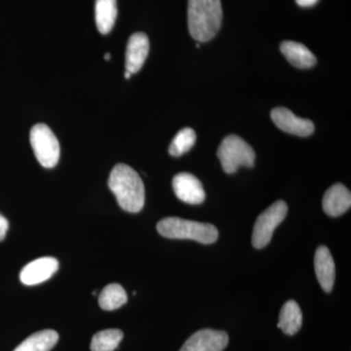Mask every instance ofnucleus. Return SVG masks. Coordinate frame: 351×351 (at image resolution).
Segmentation results:
<instances>
[{"mask_svg": "<svg viewBox=\"0 0 351 351\" xmlns=\"http://www.w3.org/2000/svg\"><path fill=\"white\" fill-rule=\"evenodd\" d=\"M314 269L321 287L325 292H332L336 278V267L329 249L326 246L318 247L314 257Z\"/></svg>", "mask_w": 351, "mask_h": 351, "instance_id": "f8f14e48", "label": "nucleus"}, {"mask_svg": "<svg viewBox=\"0 0 351 351\" xmlns=\"http://www.w3.org/2000/svg\"><path fill=\"white\" fill-rule=\"evenodd\" d=\"M157 232L169 239L195 240L202 244H213L219 239L216 226L181 218H165L157 223Z\"/></svg>", "mask_w": 351, "mask_h": 351, "instance_id": "7ed1b4c3", "label": "nucleus"}, {"mask_svg": "<svg viewBox=\"0 0 351 351\" xmlns=\"http://www.w3.org/2000/svg\"><path fill=\"white\" fill-rule=\"evenodd\" d=\"M228 345L226 332L203 329L189 337L180 351H223Z\"/></svg>", "mask_w": 351, "mask_h": 351, "instance_id": "0eeeda50", "label": "nucleus"}, {"mask_svg": "<svg viewBox=\"0 0 351 351\" xmlns=\"http://www.w3.org/2000/svg\"><path fill=\"white\" fill-rule=\"evenodd\" d=\"M173 189L176 196L188 204H201L206 197L199 180L189 173L182 172L176 175L173 179Z\"/></svg>", "mask_w": 351, "mask_h": 351, "instance_id": "1a4fd4ad", "label": "nucleus"}, {"mask_svg": "<svg viewBox=\"0 0 351 351\" xmlns=\"http://www.w3.org/2000/svg\"><path fill=\"white\" fill-rule=\"evenodd\" d=\"M302 324V313L299 304L293 300L284 304L279 315L277 327L282 330L284 334L294 336L300 331Z\"/></svg>", "mask_w": 351, "mask_h": 351, "instance_id": "dca6fc26", "label": "nucleus"}, {"mask_svg": "<svg viewBox=\"0 0 351 351\" xmlns=\"http://www.w3.org/2000/svg\"><path fill=\"white\" fill-rule=\"evenodd\" d=\"M318 1H319V0H295L298 5L304 7V8H306V7H313L315 5Z\"/></svg>", "mask_w": 351, "mask_h": 351, "instance_id": "4be33fe9", "label": "nucleus"}, {"mask_svg": "<svg viewBox=\"0 0 351 351\" xmlns=\"http://www.w3.org/2000/svg\"><path fill=\"white\" fill-rule=\"evenodd\" d=\"M123 339V332L119 329H108L97 332L92 339L91 351H114Z\"/></svg>", "mask_w": 351, "mask_h": 351, "instance_id": "6ab92c4d", "label": "nucleus"}, {"mask_svg": "<svg viewBox=\"0 0 351 351\" xmlns=\"http://www.w3.org/2000/svg\"><path fill=\"white\" fill-rule=\"evenodd\" d=\"M218 157L221 167L228 174L237 172L241 166L253 167L256 154L248 143L237 135L223 138L218 149Z\"/></svg>", "mask_w": 351, "mask_h": 351, "instance_id": "20e7f679", "label": "nucleus"}, {"mask_svg": "<svg viewBox=\"0 0 351 351\" xmlns=\"http://www.w3.org/2000/svg\"><path fill=\"white\" fill-rule=\"evenodd\" d=\"M195 141L196 134L193 129H182L173 138L169 147V154L172 156H181L193 149Z\"/></svg>", "mask_w": 351, "mask_h": 351, "instance_id": "aec40b11", "label": "nucleus"}, {"mask_svg": "<svg viewBox=\"0 0 351 351\" xmlns=\"http://www.w3.org/2000/svg\"><path fill=\"white\" fill-rule=\"evenodd\" d=\"M287 213L286 202L278 200L258 217L252 235V244L256 249L265 248L269 243L274 230L285 219Z\"/></svg>", "mask_w": 351, "mask_h": 351, "instance_id": "423d86ee", "label": "nucleus"}, {"mask_svg": "<svg viewBox=\"0 0 351 351\" xmlns=\"http://www.w3.org/2000/svg\"><path fill=\"white\" fill-rule=\"evenodd\" d=\"M110 58H112V56H110V53H106L105 59L107 60V61H108V60H110Z\"/></svg>", "mask_w": 351, "mask_h": 351, "instance_id": "b1692460", "label": "nucleus"}, {"mask_svg": "<svg viewBox=\"0 0 351 351\" xmlns=\"http://www.w3.org/2000/svg\"><path fill=\"white\" fill-rule=\"evenodd\" d=\"M108 186L124 211L138 213L145 205V186L130 166L119 163L110 172Z\"/></svg>", "mask_w": 351, "mask_h": 351, "instance_id": "f257e3e1", "label": "nucleus"}, {"mask_svg": "<svg viewBox=\"0 0 351 351\" xmlns=\"http://www.w3.org/2000/svg\"><path fill=\"white\" fill-rule=\"evenodd\" d=\"M29 140L32 151L36 159L44 168H53L59 162V141L52 130L44 123H38L32 127Z\"/></svg>", "mask_w": 351, "mask_h": 351, "instance_id": "39448f33", "label": "nucleus"}, {"mask_svg": "<svg viewBox=\"0 0 351 351\" xmlns=\"http://www.w3.org/2000/svg\"><path fill=\"white\" fill-rule=\"evenodd\" d=\"M59 335L54 330L34 332L25 339L14 351H50L57 345Z\"/></svg>", "mask_w": 351, "mask_h": 351, "instance_id": "f3484780", "label": "nucleus"}, {"mask_svg": "<svg viewBox=\"0 0 351 351\" xmlns=\"http://www.w3.org/2000/svg\"><path fill=\"white\" fill-rule=\"evenodd\" d=\"M322 206L328 216L339 217L345 214L351 206L350 189L341 184H334L325 193Z\"/></svg>", "mask_w": 351, "mask_h": 351, "instance_id": "ddd939ff", "label": "nucleus"}, {"mask_svg": "<svg viewBox=\"0 0 351 351\" xmlns=\"http://www.w3.org/2000/svg\"><path fill=\"white\" fill-rule=\"evenodd\" d=\"M9 230V223L5 217L0 215V242L5 239L7 232Z\"/></svg>", "mask_w": 351, "mask_h": 351, "instance_id": "412c9836", "label": "nucleus"}, {"mask_svg": "<svg viewBox=\"0 0 351 351\" xmlns=\"http://www.w3.org/2000/svg\"><path fill=\"white\" fill-rule=\"evenodd\" d=\"M280 50L289 63L298 69H311L315 66L316 57L304 44L295 41H284Z\"/></svg>", "mask_w": 351, "mask_h": 351, "instance_id": "4468645a", "label": "nucleus"}, {"mask_svg": "<svg viewBox=\"0 0 351 351\" xmlns=\"http://www.w3.org/2000/svg\"><path fill=\"white\" fill-rule=\"evenodd\" d=\"M128 297L124 288L119 284H110L104 288L99 295V304L104 311H112L126 304Z\"/></svg>", "mask_w": 351, "mask_h": 351, "instance_id": "a211bd4d", "label": "nucleus"}, {"mask_svg": "<svg viewBox=\"0 0 351 351\" xmlns=\"http://www.w3.org/2000/svg\"><path fill=\"white\" fill-rule=\"evenodd\" d=\"M221 0H189V31L198 43L214 38L221 29Z\"/></svg>", "mask_w": 351, "mask_h": 351, "instance_id": "f03ea898", "label": "nucleus"}, {"mask_svg": "<svg viewBox=\"0 0 351 351\" xmlns=\"http://www.w3.org/2000/svg\"><path fill=\"white\" fill-rule=\"evenodd\" d=\"M149 52V40L144 32H136L132 34L127 43L126 71L137 73L144 66Z\"/></svg>", "mask_w": 351, "mask_h": 351, "instance_id": "9b49d317", "label": "nucleus"}, {"mask_svg": "<svg viewBox=\"0 0 351 351\" xmlns=\"http://www.w3.org/2000/svg\"><path fill=\"white\" fill-rule=\"evenodd\" d=\"M59 269L55 258L43 257L27 263L20 274L21 282L27 286L38 285L51 278Z\"/></svg>", "mask_w": 351, "mask_h": 351, "instance_id": "9d476101", "label": "nucleus"}, {"mask_svg": "<svg viewBox=\"0 0 351 351\" xmlns=\"http://www.w3.org/2000/svg\"><path fill=\"white\" fill-rule=\"evenodd\" d=\"M271 119L280 130L299 137H308L314 132L313 121L297 117L286 108H274L271 110Z\"/></svg>", "mask_w": 351, "mask_h": 351, "instance_id": "6e6552de", "label": "nucleus"}, {"mask_svg": "<svg viewBox=\"0 0 351 351\" xmlns=\"http://www.w3.org/2000/svg\"><path fill=\"white\" fill-rule=\"evenodd\" d=\"M132 73H129V71H125V73H124V76H125L126 80H129V78L131 77Z\"/></svg>", "mask_w": 351, "mask_h": 351, "instance_id": "5701e85b", "label": "nucleus"}, {"mask_svg": "<svg viewBox=\"0 0 351 351\" xmlns=\"http://www.w3.org/2000/svg\"><path fill=\"white\" fill-rule=\"evenodd\" d=\"M117 17V0H96L95 19L97 27L101 34H108L112 31Z\"/></svg>", "mask_w": 351, "mask_h": 351, "instance_id": "2eb2a0df", "label": "nucleus"}]
</instances>
